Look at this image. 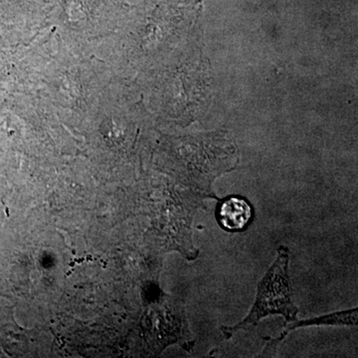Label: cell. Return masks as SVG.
Instances as JSON below:
<instances>
[{
    "label": "cell",
    "mask_w": 358,
    "mask_h": 358,
    "mask_svg": "<svg viewBox=\"0 0 358 358\" xmlns=\"http://www.w3.org/2000/svg\"><path fill=\"white\" fill-rule=\"evenodd\" d=\"M216 217L224 230L241 232L253 220V208L242 196H228L218 204Z\"/></svg>",
    "instance_id": "obj_2"
},
{
    "label": "cell",
    "mask_w": 358,
    "mask_h": 358,
    "mask_svg": "<svg viewBox=\"0 0 358 358\" xmlns=\"http://www.w3.org/2000/svg\"><path fill=\"white\" fill-rule=\"evenodd\" d=\"M312 326H358V308L352 310H343V312H336L329 313V315H322V317H315V319L298 320L289 322L284 333L280 336V338L268 341V345L266 350H275L277 343L284 339L289 331H294L298 327H312Z\"/></svg>",
    "instance_id": "obj_3"
},
{
    "label": "cell",
    "mask_w": 358,
    "mask_h": 358,
    "mask_svg": "<svg viewBox=\"0 0 358 358\" xmlns=\"http://www.w3.org/2000/svg\"><path fill=\"white\" fill-rule=\"evenodd\" d=\"M289 249L281 246L272 267L258 284V291L249 315L234 327H223L226 338H232L237 331L256 327L261 320L272 315H281L287 322H296L299 308L293 301L289 278Z\"/></svg>",
    "instance_id": "obj_1"
}]
</instances>
